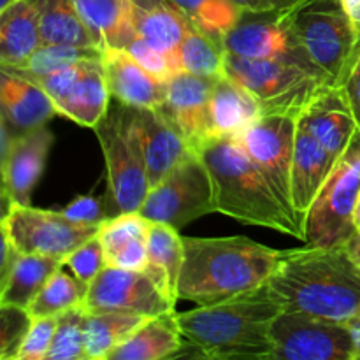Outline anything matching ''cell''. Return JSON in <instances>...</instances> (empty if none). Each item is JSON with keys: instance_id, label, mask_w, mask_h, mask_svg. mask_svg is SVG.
<instances>
[{"instance_id": "cell-1", "label": "cell", "mask_w": 360, "mask_h": 360, "mask_svg": "<svg viewBox=\"0 0 360 360\" xmlns=\"http://www.w3.org/2000/svg\"><path fill=\"white\" fill-rule=\"evenodd\" d=\"M266 285L285 309L340 323L360 313V266L347 246L287 250Z\"/></svg>"}, {"instance_id": "cell-2", "label": "cell", "mask_w": 360, "mask_h": 360, "mask_svg": "<svg viewBox=\"0 0 360 360\" xmlns=\"http://www.w3.org/2000/svg\"><path fill=\"white\" fill-rule=\"evenodd\" d=\"M283 304L267 285L211 306L178 313L190 357L273 360L271 327Z\"/></svg>"}, {"instance_id": "cell-3", "label": "cell", "mask_w": 360, "mask_h": 360, "mask_svg": "<svg viewBox=\"0 0 360 360\" xmlns=\"http://www.w3.org/2000/svg\"><path fill=\"white\" fill-rule=\"evenodd\" d=\"M185 259L179 274V299L211 306L264 287L283 252L232 238H183Z\"/></svg>"}, {"instance_id": "cell-4", "label": "cell", "mask_w": 360, "mask_h": 360, "mask_svg": "<svg viewBox=\"0 0 360 360\" xmlns=\"http://www.w3.org/2000/svg\"><path fill=\"white\" fill-rule=\"evenodd\" d=\"M197 155L210 171L217 213L243 225L271 229L304 241L301 229L276 199L238 137H213Z\"/></svg>"}, {"instance_id": "cell-5", "label": "cell", "mask_w": 360, "mask_h": 360, "mask_svg": "<svg viewBox=\"0 0 360 360\" xmlns=\"http://www.w3.org/2000/svg\"><path fill=\"white\" fill-rule=\"evenodd\" d=\"M227 76L245 86L266 115L301 118L309 104L330 86V79L316 67L287 58H243L225 51Z\"/></svg>"}, {"instance_id": "cell-6", "label": "cell", "mask_w": 360, "mask_h": 360, "mask_svg": "<svg viewBox=\"0 0 360 360\" xmlns=\"http://www.w3.org/2000/svg\"><path fill=\"white\" fill-rule=\"evenodd\" d=\"M95 132L108 172L109 217L139 211L150 192V181L137 132L136 108L111 97L108 112Z\"/></svg>"}, {"instance_id": "cell-7", "label": "cell", "mask_w": 360, "mask_h": 360, "mask_svg": "<svg viewBox=\"0 0 360 360\" xmlns=\"http://www.w3.org/2000/svg\"><path fill=\"white\" fill-rule=\"evenodd\" d=\"M299 44L334 86H345L360 56V37L340 0H304L292 11Z\"/></svg>"}, {"instance_id": "cell-8", "label": "cell", "mask_w": 360, "mask_h": 360, "mask_svg": "<svg viewBox=\"0 0 360 360\" xmlns=\"http://www.w3.org/2000/svg\"><path fill=\"white\" fill-rule=\"evenodd\" d=\"M98 231L101 225L74 221L63 211L37 210L32 204H9L4 210L2 238L21 255L67 259Z\"/></svg>"}, {"instance_id": "cell-9", "label": "cell", "mask_w": 360, "mask_h": 360, "mask_svg": "<svg viewBox=\"0 0 360 360\" xmlns=\"http://www.w3.org/2000/svg\"><path fill=\"white\" fill-rule=\"evenodd\" d=\"M141 213L150 221L183 229L197 218L217 213L213 181L199 155H192L151 186Z\"/></svg>"}, {"instance_id": "cell-10", "label": "cell", "mask_w": 360, "mask_h": 360, "mask_svg": "<svg viewBox=\"0 0 360 360\" xmlns=\"http://www.w3.org/2000/svg\"><path fill=\"white\" fill-rule=\"evenodd\" d=\"M360 193V165L341 158L302 224L304 243L345 246L355 234V206Z\"/></svg>"}, {"instance_id": "cell-11", "label": "cell", "mask_w": 360, "mask_h": 360, "mask_svg": "<svg viewBox=\"0 0 360 360\" xmlns=\"http://www.w3.org/2000/svg\"><path fill=\"white\" fill-rule=\"evenodd\" d=\"M297 125V116L266 115L253 122L245 132L236 136L294 221L292 162H294Z\"/></svg>"}, {"instance_id": "cell-12", "label": "cell", "mask_w": 360, "mask_h": 360, "mask_svg": "<svg viewBox=\"0 0 360 360\" xmlns=\"http://www.w3.org/2000/svg\"><path fill=\"white\" fill-rule=\"evenodd\" d=\"M273 360H355L347 323L283 309L271 327Z\"/></svg>"}, {"instance_id": "cell-13", "label": "cell", "mask_w": 360, "mask_h": 360, "mask_svg": "<svg viewBox=\"0 0 360 360\" xmlns=\"http://www.w3.org/2000/svg\"><path fill=\"white\" fill-rule=\"evenodd\" d=\"M292 11H241L225 37V51L243 58H287L316 67L295 37Z\"/></svg>"}, {"instance_id": "cell-14", "label": "cell", "mask_w": 360, "mask_h": 360, "mask_svg": "<svg viewBox=\"0 0 360 360\" xmlns=\"http://www.w3.org/2000/svg\"><path fill=\"white\" fill-rule=\"evenodd\" d=\"M83 308L91 311H127L157 316L174 311L172 304L144 271L105 266L88 285Z\"/></svg>"}, {"instance_id": "cell-15", "label": "cell", "mask_w": 360, "mask_h": 360, "mask_svg": "<svg viewBox=\"0 0 360 360\" xmlns=\"http://www.w3.org/2000/svg\"><path fill=\"white\" fill-rule=\"evenodd\" d=\"M214 81L185 70L174 74L165 83L164 102L157 109L195 153L213 139L210 101Z\"/></svg>"}, {"instance_id": "cell-16", "label": "cell", "mask_w": 360, "mask_h": 360, "mask_svg": "<svg viewBox=\"0 0 360 360\" xmlns=\"http://www.w3.org/2000/svg\"><path fill=\"white\" fill-rule=\"evenodd\" d=\"M55 136L46 127L11 136L2 127V197L9 204H30L32 192L46 169Z\"/></svg>"}, {"instance_id": "cell-17", "label": "cell", "mask_w": 360, "mask_h": 360, "mask_svg": "<svg viewBox=\"0 0 360 360\" xmlns=\"http://www.w3.org/2000/svg\"><path fill=\"white\" fill-rule=\"evenodd\" d=\"M338 162L340 160L313 136L311 130L299 118L294 162H292V204H294L295 221L301 231L306 214L336 169Z\"/></svg>"}, {"instance_id": "cell-18", "label": "cell", "mask_w": 360, "mask_h": 360, "mask_svg": "<svg viewBox=\"0 0 360 360\" xmlns=\"http://www.w3.org/2000/svg\"><path fill=\"white\" fill-rule=\"evenodd\" d=\"M55 115V102L37 83L0 69V122L11 136L42 129Z\"/></svg>"}, {"instance_id": "cell-19", "label": "cell", "mask_w": 360, "mask_h": 360, "mask_svg": "<svg viewBox=\"0 0 360 360\" xmlns=\"http://www.w3.org/2000/svg\"><path fill=\"white\" fill-rule=\"evenodd\" d=\"M136 123L150 188L162 181L181 162L197 155L157 109L136 108Z\"/></svg>"}, {"instance_id": "cell-20", "label": "cell", "mask_w": 360, "mask_h": 360, "mask_svg": "<svg viewBox=\"0 0 360 360\" xmlns=\"http://www.w3.org/2000/svg\"><path fill=\"white\" fill-rule=\"evenodd\" d=\"M313 136L341 160L359 130L345 86H327L301 115Z\"/></svg>"}, {"instance_id": "cell-21", "label": "cell", "mask_w": 360, "mask_h": 360, "mask_svg": "<svg viewBox=\"0 0 360 360\" xmlns=\"http://www.w3.org/2000/svg\"><path fill=\"white\" fill-rule=\"evenodd\" d=\"M111 91L101 55L83 60L65 94L55 102L56 112L81 127L95 129L108 112Z\"/></svg>"}, {"instance_id": "cell-22", "label": "cell", "mask_w": 360, "mask_h": 360, "mask_svg": "<svg viewBox=\"0 0 360 360\" xmlns=\"http://www.w3.org/2000/svg\"><path fill=\"white\" fill-rule=\"evenodd\" d=\"M111 97L134 108L158 109L165 97V83L155 79L127 49L101 51Z\"/></svg>"}, {"instance_id": "cell-23", "label": "cell", "mask_w": 360, "mask_h": 360, "mask_svg": "<svg viewBox=\"0 0 360 360\" xmlns=\"http://www.w3.org/2000/svg\"><path fill=\"white\" fill-rule=\"evenodd\" d=\"M150 225L151 221L141 211L109 217L98 231L108 266L144 271L148 264Z\"/></svg>"}, {"instance_id": "cell-24", "label": "cell", "mask_w": 360, "mask_h": 360, "mask_svg": "<svg viewBox=\"0 0 360 360\" xmlns=\"http://www.w3.org/2000/svg\"><path fill=\"white\" fill-rule=\"evenodd\" d=\"M134 25L137 37L164 53L183 72L179 48L190 23L167 0H134Z\"/></svg>"}, {"instance_id": "cell-25", "label": "cell", "mask_w": 360, "mask_h": 360, "mask_svg": "<svg viewBox=\"0 0 360 360\" xmlns=\"http://www.w3.org/2000/svg\"><path fill=\"white\" fill-rule=\"evenodd\" d=\"M41 9L42 0H21L0 11V67L25 65L42 46Z\"/></svg>"}, {"instance_id": "cell-26", "label": "cell", "mask_w": 360, "mask_h": 360, "mask_svg": "<svg viewBox=\"0 0 360 360\" xmlns=\"http://www.w3.org/2000/svg\"><path fill=\"white\" fill-rule=\"evenodd\" d=\"M185 348L178 313L150 316L129 340L120 345L108 360H164L176 359Z\"/></svg>"}, {"instance_id": "cell-27", "label": "cell", "mask_w": 360, "mask_h": 360, "mask_svg": "<svg viewBox=\"0 0 360 360\" xmlns=\"http://www.w3.org/2000/svg\"><path fill=\"white\" fill-rule=\"evenodd\" d=\"M98 51L123 48L137 37L134 0H74Z\"/></svg>"}, {"instance_id": "cell-28", "label": "cell", "mask_w": 360, "mask_h": 360, "mask_svg": "<svg viewBox=\"0 0 360 360\" xmlns=\"http://www.w3.org/2000/svg\"><path fill=\"white\" fill-rule=\"evenodd\" d=\"M210 116L213 137L239 136L262 116V109L245 86L225 76L214 81Z\"/></svg>"}, {"instance_id": "cell-29", "label": "cell", "mask_w": 360, "mask_h": 360, "mask_svg": "<svg viewBox=\"0 0 360 360\" xmlns=\"http://www.w3.org/2000/svg\"><path fill=\"white\" fill-rule=\"evenodd\" d=\"M183 259L185 245L178 229L151 221L148 236V264L144 273L153 280V283L172 304H176L179 299L178 283Z\"/></svg>"}, {"instance_id": "cell-30", "label": "cell", "mask_w": 360, "mask_h": 360, "mask_svg": "<svg viewBox=\"0 0 360 360\" xmlns=\"http://www.w3.org/2000/svg\"><path fill=\"white\" fill-rule=\"evenodd\" d=\"M65 266V259L49 255H18L9 273L0 278V306L28 309L39 292Z\"/></svg>"}, {"instance_id": "cell-31", "label": "cell", "mask_w": 360, "mask_h": 360, "mask_svg": "<svg viewBox=\"0 0 360 360\" xmlns=\"http://www.w3.org/2000/svg\"><path fill=\"white\" fill-rule=\"evenodd\" d=\"M150 316L127 311H86L84 343L88 360H108Z\"/></svg>"}, {"instance_id": "cell-32", "label": "cell", "mask_w": 360, "mask_h": 360, "mask_svg": "<svg viewBox=\"0 0 360 360\" xmlns=\"http://www.w3.org/2000/svg\"><path fill=\"white\" fill-rule=\"evenodd\" d=\"M41 37L42 44L97 49L74 0H42Z\"/></svg>"}, {"instance_id": "cell-33", "label": "cell", "mask_w": 360, "mask_h": 360, "mask_svg": "<svg viewBox=\"0 0 360 360\" xmlns=\"http://www.w3.org/2000/svg\"><path fill=\"white\" fill-rule=\"evenodd\" d=\"M192 27L225 49V37L238 23L241 9L232 0H167Z\"/></svg>"}, {"instance_id": "cell-34", "label": "cell", "mask_w": 360, "mask_h": 360, "mask_svg": "<svg viewBox=\"0 0 360 360\" xmlns=\"http://www.w3.org/2000/svg\"><path fill=\"white\" fill-rule=\"evenodd\" d=\"M88 285L70 276L69 273L60 269L51 276V280L44 285L37 297L28 306V313L32 319H42V316H58L60 313L83 304L86 297Z\"/></svg>"}, {"instance_id": "cell-35", "label": "cell", "mask_w": 360, "mask_h": 360, "mask_svg": "<svg viewBox=\"0 0 360 360\" xmlns=\"http://www.w3.org/2000/svg\"><path fill=\"white\" fill-rule=\"evenodd\" d=\"M179 60L185 72L204 77H225V49L190 25L179 48Z\"/></svg>"}, {"instance_id": "cell-36", "label": "cell", "mask_w": 360, "mask_h": 360, "mask_svg": "<svg viewBox=\"0 0 360 360\" xmlns=\"http://www.w3.org/2000/svg\"><path fill=\"white\" fill-rule=\"evenodd\" d=\"M84 319H86V309L83 308V304L60 313L46 360H88L86 343H84Z\"/></svg>"}, {"instance_id": "cell-37", "label": "cell", "mask_w": 360, "mask_h": 360, "mask_svg": "<svg viewBox=\"0 0 360 360\" xmlns=\"http://www.w3.org/2000/svg\"><path fill=\"white\" fill-rule=\"evenodd\" d=\"M101 55V51L95 48H77V46H63V44H42L37 51L25 62V65L14 67V72L25 74V76H46V74L56 72L60 69L81 62L84 58ZM6 69V67H0Z\"/></svg>"}, {"instance_id": "cell-38", "label": "cell", "mask_w": 360, "mask_h": 360, "mask_svg": "<svg viewBox=\"0 0 360 360\" xmlns=\"http://www.w3.org/2000/svg\"><path fill=\"white\" fill-rule=\"evenodd\" d=\"M0 359L16 360L21 343L32 326L28 309L16 306H0Z\"/></svg>"}, {"instance_id": "cell-39", "label": "cell", "mask_w": 360, "mask_h": 360, "mask_svg": "<svg viewBox=\"0 0 360 360\" xmlns=\"http://www.w3.org/2000/svg\"><path fill=\"white\" fill-rule=\"evenodd\" d=\"M105 266L108 262H105L104 246L98 234L83 243L65 259V267H69L70 273L86 285H90Z\"/></svg>"}, {"instance_id": "cell-40", "label": "cell", "mask_w": 360, "mask_h": 360, "mask_svg": "<svg viewBox=\"0 0 360 360\" xmlns=\"http://www.w3.org/2000/svg\"><path fill=\"white\" fill-rule=\"evenodd\" d=\"M58 316L32 319V326L21 343L16 360H46L55 336Z\"/></svg>"}, {"instance_id": "cell-41", "label": "cell", "mask_w": 360, "mask_h": 360, "mask_svg": "<svg viewBox=\"0 0 360 360\" xmlns=\"http://www.w3.org/2000/svg\"><path fill=\"white\" fill-rule=\"evenodd\" d=\"M127 51L155 77L160 83H167L174 74H178L179 70L176 69L174 63L160 53L158 49H155L153 46L148 44L144 39L136 37L129 46H127Z\"/></svg>"}, {"instance_id": "cell-42", "label": "cell", "mask_w": 360, "mask_h": 360, "mask_svg": "<svg viewBox=\"0 0 360 360\" xmlns=\"http://www.w3.org/2000/svg\"><path fill=\"white\" fill-rule=\"evenodd\" d=\"M63 213H65L70 220L88 225H102L109 218V213L105 211L102 200L90 195L76 197L72 202L67 204Z\"/></svg>"}, {"instance_id": "cell-43", "label": "cell", "mask_w": 360, "mask_h": 360, "mask_svg": "<svg viewBox=\"0 0 360 360\" xmlns=\"http://www.w3.org/2000/svg\"><path fill=\"white\" fill-rule=\"evenodd\" d=\"M241 11H290L304 0H232Z\"/></svg>"}, {"instance_id": "cell-44", "label": "cell", "mask_w": 360, "mask_h": 360, "mask_svg": "<svg viewBox=\"0 0 360 360\" xmlns=\"http://www.w3.org/2000/svg\"><path fill=\"white\" fill-rule=\"evenodd\" d=\"M345 91H347L352 112H354L355 122H357V127L360 129V56L352 74L348 76L347 83H345Z\"/></svg>"}, {"instance_id": "cell-45", "label": "cell", "mask_w": 360, "mask_h": 360, "mask_svg": "<svg viewBox=\"0 0 360 360\" xmlns=\"http://www.w3.org/2000/svg\"><path fill=\"white\" fill-rule=\"evenodd\" d=\"M348 329H350L352 340H354V348H355V360H360V313L357 316L347 322Z\"/></svg>"}, {"instance_id": "cell-46", "label": "cell", "mask_w": 360, "mask_h": 360, "mask_svg": "<svg viewBox=\"0 0 360 360\" xmlns=\"http://www.w3.org/2000/svg\"><path fill=\"white\" fill-rule=\"evenodd\" d=\"M343 158H348V160H354L357 162L360 165V129L355 132L354 139H352L350 146H348L347 153L343 155Z\"/></svg>"}, {"instance_id": "cell-47", "label": "cell", "mask_w": 360, "mask_h": 360, "mask_svg": "<svg viewBox=\"0 0 360 360\" xmlns=\"http://www.w3.org/2000/svg\"><path fill=\"white\" fill-rule=\"evenodd\" d=\"M345 246H347V250L350 252V255L355 259V262L360 266V234L359 232Z\"/></svg>"}, {"instance_id": "cell-48", "label": "cell", "mask_w": 360, "mask_h": 360, "mask_svg": "<svg viewBox=\"0 0 360 360\" xmlns=\"http://www.w3.org/2000/svg\"><path fill=\"white\" fill-rule=\"evenodd\" d=\"M340 2L343 9L347 11V14H352L360 6V0H340Z\"/></svg>"}, {"instance_id": "cell-49", "label": "cell", "mask_w": 360, "mask_h": 360, "mask_svg": "<svg viewBox=\"0 0 360 360\" xmlns=\"http://www.w3.org/2000/svg\"><path fill=\"white\" fill-rule=\"evenodd\" d=\"M354 224H355V229H357V232L360 234V193H359V199H357V206H355Z\"/></svg>"}, {"instance_id": "cell-50", "label": "cell", "mask_w": 360, "mask_h": 360, "mask_svg": "<svg viewBox=\"0 0 360 360\" xmlns=\"http://www.w3.org/2000/svg\"><path fill=\"white\" fill-rule=\"evenodd\" d=\"M21 2V0H0V11H6L9 9L11 6H14V4Z\"/></svg>"}]
</instances>
